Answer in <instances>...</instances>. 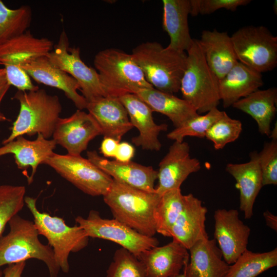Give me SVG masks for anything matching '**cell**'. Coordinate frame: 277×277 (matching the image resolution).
Here are the masks:
<instances>
[{"instance_id":"6da1fadb","label":"cell","mask_w":277,"mask_h":277,"mask_svg":"<svg viewBox=\"0 0 277 277\" xmlns=\"http://www.w3.org/2000/svg\"><path fill=\"white\" fill-rule=\"evenodd\" d=\"M113 218L138 233L153 236L156 233L154 212L161 196L138 189L113 180L103 196Z\"/></svg>"},{"instance_id":"7a4b0ae2","label":"cell","mask_w":277,"mask_h":277,"mask_svg":"<svg viewBox=\"0 0 277 277\" xmlns=\"http://www.w3.org/2000/svg\"><path fill=\"white\" fill-rule=\"evenodd\" d=\"M148 83L161 91L174 94L180 91L187 54L156 42L142 43L131 54Z\"/></svg>"},{"instance_id":"3957f363","label":"cell","mask_w":277,"mask_h":277,"mask_svg":"<svg viewBox=\"0 0 277 277\" xmlns=\"http://www.w3.org/2000/svg\"><path fill=\"white\" fill-rule=\"evenodd\" d=\"M20 104L16 119L10 135L3 142L9 143L19 136L41 134L48 139L52 136L62 107L58 97L43 89L18 90L13 97Z\"/></svg>"},{"instance_id":"277c9868","label":"cell","mask_w":277,"mask_h":277,"mask_svg":"<svg viewBox=\"0 0 277 277\" xmlns=\"http://www.w3.org/2000/svg\"><path fill=\"white\" fill-rule=\"evenodd\" d=\"M8 225L9 232L0 237V268L34 259L46 264L50 277H57L60 268L55 261L53 250L49 245L41 242L34 222L16 214Z\"/></svg>"},{"instance_id":"5b68a950","label":"cell","mask_w":277,"mask_h":277,"mask_svg":"<svg viewBox=\"0 0 277 277\" xmlns=\"http://www.w3.org/2000/svg\"><path fill=\"white\" fill-rule=\"evenodd\" d=\"M93 64L106 96L120 97L152 88L131 54L114 48L100 51Z\"/></svg>"},{"instance_id":"8992f818","label":"cell","mask_w":277,"mask_h":277,"mask_svg":"<svg viewBox=\"0 0 277 277\" xmlns=\"http://www.w3.org/2000/svg\"><path fill=\"white\" fill-rule=\"evenodd\" d=\"M186 54L180 91L199 114L206 113L220 104L219 80L207 65L197 39Z\"/></svg>"},{"instance_id":"52a82bcc","label":"cell","mask_w":277,"mask_h":277,"mask_svg":"<svg viewBox=\"0 0 277 277\" xmlns=\"http://www.w3.org/2000/svg\"><path fill=\"white\" fill-rule=\"evenodd\" d=\"M25 204L33 217L39 235L45 236L52 248L56 264L63 272L69 271V256L88 244L89 237L80 226L67 225L63 218L41 212L36 206V199L25 196Z\"/></svg>"},{"instance_id":"ba28073f","label":"cell","mask_w":277,"mask_h":277,"mask_svg":"<svg viewBox=\"0 0 277 277\" xmlns=\"http://www.w3.org/2000/svg\"><path fill=\"white\" fill-rule=\"evenodd\" d=\"M231 36L238 61L262 73L277 65V37L263 26L240 28Z\"/></svg>"},{"instance_id":"9c48e42d","label":"cell","mask_w":277,"mask_h":277,"mask_svg":"<svg viewBox=\"0 0 277 277\" xmlns=\"http://www.w3.org/2000/svg\"><path fill=\"white\" fill-rule=\"evenodd\" d=\"M75 220L89 238L115 243L137 258L144 251L159 244L154 236L142 234L114 218H103L94 210H90L87 217L77 216Z\"/></svg>"},{"instance_id":"30bf717a","label":"cell","mask_w":277,"mask_h":277,"mask_svg":"<svg viewBox=\"0 0 277 277\" xmlns=\"http://www.w3.org/2000/svg\"><path fill=\"white\" fill-rule=\"evenodd\" d=\"M83 192L93 196L104 195L113 182L88 159L81 155L54 152L44 162Z\"/></svg>"},{"instance_id":"8fae6325","label":"cell","mask_w":277,"mask_h":277,"mask_svg":"<svg viewBox=\"0 0 277 277\" xmlns=\"http://www.w3.org/2000/svg\"><path fill=\"white\" fill-rule=\"evenodd\" d=\"M55 66L63 70L78 83L80 90L87 102L106 96L97 72L82 60L78 47L71 48L68 36L63 30L53 50L47 55Z\"/></svg>"},{"instance_id":"7c38bea8","label":"cell","mask_w":277,"mask_h":277,"mask_svg":"<svg viewBox=\"0 0 277 277\" xmlns=\"http://www.w3.org/2000/svg\"><path fill=\"white\" fill-rule=\"evenodd\" d=\"M214 240L224 261L231 265L247 248L251 229L236 209H217L214 213Z\"/></svg>"},{"instance_id":"4fadbf2b","label":"cell","mask_w":277,"mask_h":277,"mask_svg":"<svg viewBox=\"0 0 277 277\" xmlns=\"http://www.w3.org/2000/svg\"><path fill=\"white\" fill-rule=\"evenodd\" d=\"M158 184L155 192L161 196L167 191L179 189L191 173L200 170V161L190 155V146L185 142L174 141L159 163Z\"/></svg>"},{"instance_id":"5bb4252c","label":"cell","mask_w":277,"mask_h":277,"mask_svg":"<svg viewBox=\"0 0 277 277\" xmlns=\"http://www.w3.org/2000/svg\"><path fill=\"white\" fill-rule=\"evenodd\" d=\"M101 134V128L89 113L77 109L71 116L58 119L52 135L68 154L81 155L90 141Z\"/></svg>"},{"instance_id":"9a60e30c","label":"cell","mask_w":277,"mask_h":277,"mask_svg":"<svg viewBox=\"0 0 277 277\" xmlns=\"http://www.w3.org/2000/svg\"><path fill=\"white\" fill-rule=\"evenodd\" d=\"M125 107L133 127L139 134L132 138V143L143 149L159 151L162 145L158 138L161 132L166 131V124H156L153 120L152 111L136 94H128L119 97Z\"/></svg>"},{"instance_id":"2e32d148","label":"cell","mask_w":277,"mask_h":277,"mask_svg":"<svg viewBox=\"0 0 277 277\" xmlns=\"http://www.w3.org/2000/svg\"><path fill=\"white\" fill-rule=\"evenodd\" d=\"M88 159L117 182L149 192H155L154 183L157 171L152 166L135 162L110 161L99 155L96 151L87 152Z\"/></svg>"},{"instance_id":"e0dca14e","label":"cell","mask_w":277,"mask_h":277,"mask_svg":"<svg viewBox=\"0 0 277 277\" xmlns=\"http://www.w3.org/2000/svg\"><path fill=\"white\" fill-rule=\"evenodd\" d=\"M146 277H176L187 264L188 250L173 240L162 246H155L143 252L138 257Z\"/></svg>"},{"instance_id":"ac0fdd59","label":"cell","mask_w":277,"mask_h":277,"mask_svg":"<svg viewBox=\"0 0 277 277\" xmlns=\"http://www.w3.org/2000/svg\"><path fill=\"white\" fill-rule=\"evenodd\" d=\"M207 208L192 194L184 195V204L174 223L171 238L189 250L197 242L208 239L206 230Z\"/></svg>"},{"instance_id":"d6986e66","label":"cell","mask_w":277,"mask_h":277,"mask_svg":"<svg viewBox=\"0 0 277 277\" xmlns=\"http://www.w3.org/2000/svg\"><path fill=\"white\" fill-rule=\"evenodd\" d=\"M21 68L37 83L62 90L78 110L86 109L87 101L77 92L80 86L77 81L53 65L47 56L30 61Z\"/></svg>"},{"instance_id":"ffe728a7","label":"cell","mask_w":277,"mask_h":277,"mask_svg":"<svg viewBox=\"0 0 277 277\" xmlns=\"http://www.w3.org/2000/svg\"><path fill=\"white\" fill-rule=\"evenodd\" d=\"M86 109L98 124L101 134L120 142L133 128L127 111L119 98L102 96L87 102Z\"/></svg>"},{"instance_id":"44dd1931","label":"cell","mask_w":277,"mask_h":277,"mask_svg":"<svg viewBox=\"0 0 277 277\" xmlns=\"http://www.w3.org/2000/svg\"><path fill=\"white\" fill-rule=\"evenodd\" d=\"M56 145L53 139H47L41 134H38L37 138L33 141L19 136L0 147V156L13 154L17 167L24 172L31 168V174L27 179L28 184H30L38 166L44 164L54 153Z\"/></svg>"},{"instance_id":"7402d4cb","label":"cell","mask_w":277,"mask_h":277,"mask_svg":"<svg viewBox=\"0 0 277 277\" xmlns=\"http://www.w3.org/2000/svg\"><path fill=\"white\" fill-rule=\"evenodd\" d=\"M197 41L207 65L219 80L239 62L227 32L203 30Z\"/></svg>"},{"instance_id":"603a6c76","label":"cell","mask_w":277,"mask_h":277,"mask_svg":"<svg viewBox=\"0 0 277 277\" xmlns=\"http://www.w3.org/2000/svg\"><path fill=\"white\" fill-rule=\"evenodd\" d=\"M188 251L189 261L183 268L186 277H225L229 265L214 239L200 241Z\"/></svg>"},{"instance_id":"cb8c5ba5","label":"cell","mask_w":277,"mask_h":277,"mask_svg":"<svg viewBox=\"0 0 277 277\" xmlns=\"http://www.w3.org/2000/svg\"><path fill=\"white\" fill-rule=\"evenodd\" d=\"M250 160L245 163H229L226 170L236 182L240 191V209L244 213L245 218L250 219L255 199L263 187L262 173L258 153H251Z\"/></svg>"},{"instance_id":"d4e9b609","label":"cell","mask_w":277,"mask_h":277,"mask_svg":"<svg viewBox=\"0 0 277 277\" xmlns=\"http://www.w3.org/2000/svg\"><path fill=\"white\" fill-rule=\"evenodd\" d=\"M53 46L50 39L35 37L27 30L0 46V65L21 68L30 61L47 56Z\"/></svg>"},{"instance_id":"484cf974","label":"cell","mask_w":277,"mask_h":277,"mask_svg":"<svg viewBox=\"0 0 277 277\" xmlns=\"http://www.w3.org/2000/svg\"><path fill=\"white\" fill-rule=\"evenodd\" d=\"M264 85L262 73L238 62L219 80V94L224 108L259 89Z\"/></svg>"},{"instance_id":"4316f807","label":"cell","mask_w":277,"mask_h":277,"mask_svg":"<svg viewBox=\"0 0 277 277\" xmlns=\"http://www.w3.org/2000/svg\"><path fill=\"white\" fill-rule=\"evenodd\" d=\"M163 28L170 38L167 46L186 52L192 44L188 25L190 0H163Z\"/></svg>"},{"instance_id":"83f0119b","label":"cell","mask_w":277,"mask_h":277,"mask_svg":"<svg viewBox=\"0 0 277 277\" xmlns=\"http://www.w3.org/2000/svg\"><path fill=\"white\" fill-rule=\"evenodd\" d=\"M136 94L149 106L153 112H157L167 116L175 128L199 115L195 109L186 100L153 87L141 89Z\"/></svg>"},{"instance_id":"f1b7e54d","label":"cell","mask_w":277,"mask_h":277,"mask_svg":"<svg viewBox=\"0 0 277 277\" xmlns=\"http://www.w3.org/2000/svg\"><path fill=\"white\" fill-rule=\"evenodd\" d=\"M277 89H258L232 105V107L251 116L256 122L259 131L268 136L271 124L276 112Z\"/></svg>"},{"instance_id":"f546056e","label":"cell","mask_w":277,"mask_h":277,"mask_svg":"<svg viewBox=\"0 0 277 277\" xmlns=\"http://www.w3.org/2000/svg\"><path fill=\"white\" fill-rule=\"evenodd\" d=\"M277 265V248L265 252L247 249L229 265L225 277H256Z\"/></svg>"},{"instance_id":"4dcf8cb0","label":"cell","mask_w":277,"mask_h":277,"mask_svg":"<svg viewBox=\"0 0 277 277\" xmlns=\"http://www.w3.org/2000/svg\"><path fill=\"white\" fill-rule=\"evenodd\" d=\"M184 195L181 188L172 189L163 194L154 212L156 233L171 237V229L182 211Z\"/></svg>"},{"instance_id":"1f68e13d","label":"cell","mask_w":277,"mask_h":277,"mask_svg":"<svg viewBox=\"0 0 277 277\" xmlns=\"http://www.w3.org/2000/svg\"><path fill=\"white\" fill-rule=\"evenodd\" d=\"M32 15L29 6L10 9L0 0V46L27 31Z\"/></svg>"},{"instance_id":"d6a6232c","label":"cell","mask_w":277,"mask_h":277,"mask_svg":"<svg viewBox=\"0 0 277 277\" xmlns=\"http://www.w3.org/2000/svg\"><path fill=\"white\" fill-rule=\"evenodd\" d=\"M224 112L215 108L204 115L199 114L175 128L167 134V137L177 142L184 141V138L188 136L204 138L207 131Z\"/></svg>"},{"instance_id":"836d02e7","label":"cell","mask_w":277,"mask_h":277,"mask_svg":"<svg viewBox=\"0 0 277 277\" xmlns=\"http://www.w3.org/2000/svg\"><path fill=\"white\" fill-rule=\"evenodd\" d=\"M25 193L24 186L0 185V237L10 220L23 209Z\"/></svg>"},{"instance_id":"e575fe53","label":"cell","mask_w":277,"mask_h":277,"mask_svg":"<svg viewBox=\"0 0 277 277\" xmlns=\"http://www.w3.org/2000/svg\"><path fill=\"white\" fill-rule=\"evenodd\" d=\"M242 130L241 121L231 118L224 112L207 131L205 137L213 143L215 149L219 150L238 139Z\"/></svg>"},{"instance_id":"d590c367","label":"cell","mask_w":277,"mask_h":277,"mask_svg":"<svg viewBox=\"0 0 277 277\" xmlns=\"http://www.w3.org/2000/svg\"><path fill=\"white\" fill-rule=\"evenodd\" d=\"M106 274V277H146L141 261L122 247L115 251Z\"/></svg>"},{"instance_id":"8d00e7d4","label":"cell","mask_w":277,"mask_h":277,"mask_svg":"<svg viewBox=\"0 0 277 277\" xmlns=\"http://www.w3.org/2000/svg\"><path fill=\"white\" fill-rule=\"evenodd\" d=\"M263 186L277 184V138L266 143L258 153Z\"/></svg>"},{"instance_id":"74e56055","label":"cell","mask_w":277,"mask_h":277,"mask_svg":"<svg viewBox=\"0 0 277 277\" xmlns=\"http://www.w3.org/2000/svg\"><path fill=\"white\" fill-rule=\"evenodd\" d=\"M190 15L210 14L221 9L235 11L242 6L249 4L251 0H190Z\"/></svg>"},{"instance_id":"f35d334b","label":"cell","mask_w":277,"mask_h":277,"mask_svg":"<svg viewBox=\"0 0 277 277\" xmlns=\"http://www.w3.org/2000/svg\"><path fill=\"white\" fill-rule=\"evenodd\" d=\"M133 146L128 142L119 143L114 156L115 160L120 162H128L134 155Z\"/></svg>"},{"instance_id":"ab89813d","label":"cell","mask_w":277,"mask_h":277,"mask_svg":"<svg viewBox=\"0 0 277 277\" xmlns=\"http://www.w3.org/2000/svg\"><path fill=\"white\" fill-rule=\"evenodd\" d=\"M120 142L110 137H104L102 141L100 152L105 157H114Z\"/></svg>"},{"instance_id":"60d3db41","label":"cell","mask_w":277,"mask_h":277,"mask_svg":"<svg viewBox=\"0 0 277 277\" xmlns=\"http://www.w3.org/2000/svg\"><path fill=\"white\" fill-rule=\"evenodd\" d=\"M25 266V261L7 265L3 271L2 277H22Z\"/></svg>"},{"instance_id":"b9f144b4","label":"cell","mask_w":277,"mask_h":277,"mask_svg":"<svg viewBox=\"0 0 277 277\" xmlns=\"http://www.w3.org/2000/svg\"><path fill=\"white\" fill-rule=\"evenodd\" d=\"M10 84L6 78L0 80V104L10 88ZM9 121L0 111V122Z\"/></svg>"},{"instance_id":"7bdbcfd3","label":"cell","mask_w":277,"mask_h":277,"mask_svg":"<svg viewBox=\"0 0 277 277\" xmlns=\"http://www.w3.org/2000/svg\"><path fill=\"white\" fill-rule=\"evenodd\" d=\"M263 216L265 218V222L267 226L271 229L276 231L277 230V217L269 212L266 210L264 212Z\"/></svg>"},{"instance_id":"ee69618b","label":"cell","mask_w":277,"mask_h":277,"mask_svg":"<svg viewBox=\"0 0 277 277\" xmlns=\"http://www.w3.org/2000/svg\"><path fill=\"white\" fill-rule=\"evenodd\" d=\"M176 277H186V276H185L184 273L183 272L182 273H180L179 275H178Z\"/></svg>"},{"instance_id":"f6af8a7d","label":"cell","mask_w":277,"mask_h":277,"mask_svg":"<svg viewBox=\"0 0 277 277\" xmlns=\"http://www.w3.org/2000/svg\"><path fill=\"white\" fill-rule=\"evenodd\" d=\"M3 274V271L1 270V269L0 268V277H2Z\"/></svg>"}]
</instances>
